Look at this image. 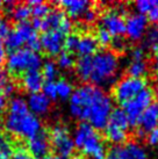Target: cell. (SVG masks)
I'll return each mask as SVG.
<instances>
[{
  "mask_svg": "<svg viewBox=\"0 0 158 159\" xmlns=\"http://www.w3.org/2000/svg\"><path fill=\"white\" fill-rule=\"evenodd\" d=\"M43 94L48 98L49 100H56L57 94H56V81H47L43 85Z\"/></svg>",
  "mask_w": 158,
  "mask_h": 159,
  "instance_id": "obj_31",
  "label": "cell"
},
{
  "mask_svg": "<svg viewBox=\"0 0 158 159\" xmlns=\"http://www.w3.org/2000/svg\"><path fill=\"white\" fill-rule=\"evenodd\" d=\"M7 58V55H6V47H5L4 42L0 40V66L2 65Z\"/></svg>",
  "mask_w": 158,
  "mask_h": 159,
  "instance_id": "obj_40",
  "label": "cell"
},
{
  "mask_svg": "<svg viewBox=\"0 0 158 159\" xmlns=\"http://www.w3.org/2000/svg\"><path fill=\"white\" fill-rule=\"evenodd\" d=\"M144 89H146V83L143 78H132L126 75L115 83L113 94L116 101L124 105L138 95Z\"/></svg>",
  "mask_w": 158,
  "mask_h": 159,
  "instance_id": "obj_8",
  "label": "cell"
},
{
  "mask_svg": "<svg viewBox=\"0 0 158 159\" xmlns=\"http://www.w3.org/2000/svg\"><path fill=\"white\" fill-rule=\"evenodd\" d=\"M4 124L9 134L19 138L30 139L42 133L41 121L28 109L26 100L22 97L11 99Z\"/></svg>",
  "mask_w": 158,
  "mask_h": 159,
  "instance_id": "obj_3",
  "label": "cell"
},
{
  "mask_svg": "<svg viewBox=\"0 0 158 159\" xmlns=\"http://www.w3.org/2000/svg\"><path fill=\"white\" fill-rule=\"evenodd\" d=\"M73 143L83 155L91 159H106L105 144L97 129L86 122L80 123L73 133Z\"/></svg>",
  "mask_w": 158,
  "mask_h": 159,
  "instance_id": "obj_4",
  "label": "cell"
},
{
  "mask_svg": "<svg viewBox=\"0 0 158 159\" xmlns=\"http://www.w3.org/2000/svg\"><path fill=\"white\" fill-rule=\"evenodd\" d=\"M5 106H6V99H5L4 94L0 92V111L4 109Z\"/></svg>",
  "mask_w": 158,
  "mask_h": 159,
  "instance_id": "obj_42",
  "label": "cell"
},
{
  "mask_svg": "<svg viewBox=\"0 0 158 159\" xmlns=\"http://www.w3.org/2000/svg\"><path fill=\"white\" fill-rule=\"evenodd\" d=\"M26 102L28 109L34 115H36L37 117L47 114L51 107V100H49L48 98L41 92L29 94Z\"/></svg>",
  "mask_w": 158,
  "mask_h": 159,
  "instance_id": "obj_17",
  "label": "cell"
},
{
  "mask_svg": "<svg viewBox=\"0 0 158 159\" xmlns=\"http://www.w3.org/2000/svg\"><path fill=\"white\" fill-rule=\"evenodd\" d=\"M128 128L129 122L123 109H113L107 125L105 127V136L107 141L113 143L114 145L126 143L128 137Z\"/></svg>",
  "mask_w": 158,
  "mask_h": 159,
  "instance_id": "obj_7",
  "label": "cell"
},
{
  "mask_svg": "<svg viewBox=\"0 0 158 159\" xmlns=\"http://www.w3.org/2000/svg\"><path fill=\"white\" fill-rule=\"evenodd\" d=\"M138 135L145 136L150 134L158 125V103H151L141 115L137 122Z\"/></svg>",
  "mask_w": 158,
  "mask_h": 159,
  "instance_id": "obj_16",
  "label": "cell"
},
{
  "mask_svg": "<svg viewBox=\"0 0 158 159\" xmlns=\"http://www.w3.org/2000/svg\"><path fill=\"white\" fill-rule=\"evenodd\" d=\"M69 100V111L75 119L86 121L97 130L105 129L113 111V102L104 89L84 84L73 89Z\"/></svg>",
  "mask_w": 158,
  "mask_h": 159,
  "instance_id": "obj_1",
  "label": "cell"
},
{
  "mask_svg": "<svg viewBox=\"0 0 158 159\" xmlns=\"http://www.w3.org/2000/svg\"><path fill=\"white\" fill-rule=\"evenodd\" d=\"M59 5L73 19L83 18L84 14L91 8V2L87 0H63Z\"/></svg>",
  "mask_w": 158,
  "mask_h": 159,
  "instance_id": "obj_20",
  "label": "cell"
},
{
  "mask_svg": "<svg viewBox=\"0 0 158 159\" xmlns=\"http://www.w3.org/2000/svg\"><path fill=\"white\" fill-rule=\"evenodd\" d=\"M148 142L150 145H158V128H156L151 131L150 134H148Z\"/></svg>",
  "mask_w": 158,
  "mask_h": 159,
  "instance_id": "obj_39",
  "label": "cell"
},
{
  "mask_svg": "<svg viewBox=\"0 0 158 159\" xmlns=\"http://www.w3.org/2000/svg\"><path fill=\"white\" fill-rule=\"evenodd\" d=\"M98 45L99 44H98L95 36L90 35V34H84V35L78 37L75 52L78 53L80 57H88V56H92L93 53L97 52Z\"/></svg>",
  "mask_w": 158,
  "mask_h": 159,
  "instance_id": "obj_21",
  "label": "cell"
},
{
  "mask_svg": "<svg viewBox=\"0 0 158 159\" xmlns=\"http://www.w3.org/2000/svg\"><path fill=\"white\" fill-rule=\"evenodd\" d=\"M4 44L11 51L19 50L25 44L28 49L36 52L41 49L40 37L36 34V29L29 22L18 23L13 30L9 31L8 35L5 37Z\"/></svg>",
  "mask_w": 158,
  "mask_h": 159,
  "instance_id": "obj_5",
  "label": "cell"
},
{
  "mask_svg": "<svg viewBox=\"0 0 158 159\" xmlns=\"http://www.w3.org/2000/svg\"><path fill=\"white\" fill-rule=\"evenodd\" d=\"M28 6L31 9V15L35 18V20H41L45 18L50 13V6L47 2L40 1V0H34V1H28Z\"/></svg>",
  "mask_w": 158,
  "mask_h": 159,
  "instance_id": "obj_23",
  "label": "cell"
},
{
  "mask_svg": "<svg viewBox=\"0 0 158 159\" xmlns=\"http://www.w3.org/2000/svg\"><path fill=\"white\" fill-rule=\"evenodd\" d=\"M157 128H158V125H157Z\"/></svg>",
  "mask_w": 158,
  "mask_h": 159,
  "instance_id": "obj_48",
  "label": "cell"
},
{
  "mask_svg": "<svg viewBox=\"0 0 158 159\" xmlns=\"http://www.w3.org/2000/svg\"><path fill=\"white\" fill-rule=\"evenodd\" d=\"M57 66L62 70H70L75 66V58L70 52L62 51L57 57Z\"/></svg>",
  "mask_w": 158,
  "mask_h": 159,
  "instance_id": "obj_29",
  "label": "cell"
},
{
  "mask_svg": "<svg viewBox=\"0 0 158 159\" xmlns=\"http://www.w3.org/2000/svg\"><path fill=\"white\" fill-rule=\"evenodd\" d=\"M11 11H12V18L18 23L27 22L28 18L31 15V9L27 4L14 5Z\"/></svg>",
  "mask_w": 158,
  "mask_h": 159,
  "instance_id": "obj_25",
  "label": "cell"
},
{
  "mask_svg": "<svg viewBox=\"0 0 158 159\" xmlns=\"http://www.w3.org/2000/svg\"><path fill=\"white\" fill-rule=\"evenodd\" d=\"M120 62L114 51L100 50L88 57H80L76 64V72L83 81L99 89L113 84L118 73Z\"/></svg>",
  "mask_w": 158,
  "mask_h": 159,
  "instance_id": "obj_2",
  "label": "cell"
},
{
  "mask_svg": "<svg viewBox=\"0 0 158 159\" xmlns=\"http://www.w3.org/2000/svg\"><path fill=\"white\" fill-rule=\"evenodd\" d=\"M33 27L35 29L43 30L44 33L45 31L57 30L67 35L71 31L72 23H71L70 19H67V16L63 13V11H61V9H51L50 13L45 18L41 19V20H35L34 19Z\"/></svg>",
  "mask_w": 158,
  "mask_h": 159,
  "instance_id": "obj_9",
  "label": "cell"
},
{
  "mask_svg": "<svg viewBox=\"0 0 158 159\" xmlns=\"http://www.w3.org/2000/svg\"><path fill=\"white\" fill-rule=\"evenodd\" d=\"M152 98H154L152 91L150 89H144L138 95L123 105L124 106L123 111L127 116L129 125H137L141 115L152 103Z\"/></svg>",
  "mask_w": 158,
  "mask_h": 159,
  "instance_id": "obj_11",
  "label": "cell"
},
{
  "mask_svg": "<svg viewBox=\"0 0 158 159\" xmlns=\"http://www.w3.org/2000/svg\"><path fill=\"white\" fill-rule=\"evenodd\" d=\"M73 93V86L70 81L65 79H61L56 81V94L57 99L61 100H67L70 99Z\"/></svg>",
  "mask_w": 158,
  "mask_h": 159,
  "instance_id": "obj_27",
  "label": "cell"
},
{
  "mask_svg": "<svg viewBox=\"0 0 158 159\" xmlns=\"http://www.w3.org/2000/svg\"><path fill=\"white\" fill-rule=\"evenodd\" d=\"M0 159H11L9 158V153H7V152H0Z\"/></svg>",
  "mask_w": 158,
  "mask_h": 159,
  "instance_id": "obj_43",
  "label": "cell"
},
{
  "mask_svg": "<svg viewBox=\"0 0 158 159\" xmlns=\"http://www.w3.org/2000/svg\"><path fill=\"white\" fill-rule=\"evenodd\" d=\"M95 39H97L98 44H101V45H104V47L109 45L112 40H113V37H112V35H110L109 33L106 31L105 29H102V28H99V29H98Z\"/></svg>",
  "mask_w": 158,
  "mask_h": 159,
  "instance_id": "obj_32",
  "label": "cell"
},
{
  "mask_svg": "<svg viewBox=\"0 0 158 159\" xmlns=\"http://www.w3.org/2000/svg\"><path fill=\"white\" fill-rule=\"evenodd\" d=\"M49 139L51 142L53 150L59 155V157L67 158L73 153L75 150L73 138L69 128L64 124H56L55 127H53Z\"/></svg>",
  "mask_w": 158,
  "mask_h": 159,
  "instance_id": "obj_10",
  "label": "cell"
},
{
  "mask_svg": "<svg viewBox=\"0 0 158 159\" xmlns=\"http://www.w3.org/2000/svg\"><path fill=\"white\" fill-rule=\"evenodd\" d=\"M148 72V64L145 59L142 61H130L127 66V73L132 78H142Z\"/></svg>",
  "mask_w": 158,
  "mask_h": 159,
  "instance_id": "obj_22",
  "label": "cell"
},
{
  "mask_svg": "<svg viewBox=\"0 0 158 159\" xmlns=\"http://www.w3.org/2000/svg\"><path fill=\"white\" fill-rule=\"evenodd\" d=\"M4 7V1H0V8Z\"/></svg>",
  "mask_w": 158,
  "mask_h": 159,
  "instance_id": "obj_46",
  "label": "cell"
},
{
  "mask_svg": "<svg viewBox=\"0 0 158 159\" xmlns=\"http://www.w3.org/2000/svg\"><path fill=\"white\" fill-rule=\"evenodd\" d=\"M145 18L148 19V21L154 23L158 22V0H150L149 8L145 14Z\"/></svg>",
  "mask_w": 158,
  "mask_h": 159,
  "instance_id": "obj_30",
  "label": "cell"
},
{
  "mask_svg": "<svg viewBox=\"0 0 158 159\" xmlns=\"http://www.w3.org/2000/svg\"><path fill=\"white\" fill-rule=\"evenodd\" d=\"M110 45H112L113 50L118 51V52H121L126 49V42H124L122 37H113V40L110 42Z\"/></svg>",
  "mask_w": 158,
  "mask_h": 159,
  "instance_id": "obj_36",
  "label": "cell"
},
{
  "mask_svg": "<svg viewBox=\"0 0 158 159\" xmlns=\"http://www.w3.org/2000/svg\"><path fill=\"white\" fill-rule=\"evenodd\" d=\"M15 91V85L11 80L8 71L0 69V92L5 95H12Z\"/></svg>",
  "mask_w": 158,
  "mask_h": 159,
  "instance_id": "obj_26",
  "label": "cell"
},
{
  "mask_svg": "<svg viewBox=\"0 0 158 159\" xmlns=\"http://www.w3.org/2000/svg\"><path fill=\"white\" fill-rule=\"evenodd\" d=\"M7 69L14 75H23L28 71L39 70L43 64V59L39 52L28 48H21L11 51L7 58Z\"/></svg>",
  "mask_w": 158,
  "mask_h": 159,
  "instance_id": "obj_6",
  "label": "cell"
},
{
  "mask_svg": "<svg viewBox=\"0 0 158 159\" xmlns=\"http://www.w3.org/2000/svg\"><path fill=\"white\" fill-rule=\"evenodd\" d=\"M81 19H83L85 22L93 23L95 20H97V11H95V9H93V8H90L86 13L84 14V16Z\"/></svg>",
  "mask_w": 158,
  "mask_h": 159,
  "instance_id": "obj_38",
  "label": "cell"
},
{
  "mask_svg": "<svg viewBox=\"0 0 158 159\" xmlns=\"http://www.w3.org/2000/svg\"><path fill=\"white\" fill-rule=\"evenodd\" d=\"M126 34L132 41H140L148 30V19L140 13H132L126 20Z\"/></svg>",
  "mask_w": 158,
  "mask_h": 159,
  "instance_id": "obj_15",
  "label": "cell"
},
{
  "mask_svg": "<svg viewBox=\"0 0 158 159\" xmlns=\"http://www.w3.org/2000/svg\"><path fill=\"white\" fill-rule=\"evenodd\" d=\"M152 94H155V97H156V99H157V103H158V83L155 85V89H154V93H152Z\"/></svg>",
  "mask_w": 158,
  "mask_h": 159,
  "instance_id": "obj_44",
  "label": "cell"
},
{
  "mask_svg": "<svg viewBox=\"0 0 158 159\" xmlns=\"http://www.w3.org/2000/svg\"><path fill=\"white\" fill-rule=\"evenodd\" d=\"M143 47L146 50H155L158 47V27L154 26L148 28L146 33L143 36Z\"/></svg>",
  "mask_w": 158,
  "mask_h": 159,
  "instance_id": "obj_24",
  "label": "cell"
},
{
  "mask_svg": "<svg viewBox=\"0 0 158 159\" xmlns=\"http://www.w3.org/2000/svg\"><path fill=\"white\" fill-rule=\"evenodd\" d=\"M152 67L154 71L158 75V47L154 50V58H152Z\"/></svg>",
  "mask_w": 158,
  "mask_h": 159,
  "instance_id": "obj_41",
  "label": "cell"
},
{
  "mask_svg": "<svg viewBox=\"0 0 158 159\" xmlns=\"http://www.w3.org/2000/svg\"><path fill=\"white\" fill-rule=\"evenodd\" d=\"M9 31H11L9 22L7 21V19H5L2 15H0V40L5 39L8 35Z\"/></svg>",
  "mask_w": 158,
  "mask_h": 159,
  "instance_id": "obj_34",
  "label": "cell"
},
{
  "mask_svg": "<svg viewBox=\"0 0 158 159\" xmlns=\"http://www.w3.org/2000/svg\"><path fill=\"white\" fill-rule=\"evenodd\" d=\"M100 28L108 31L112 37H121L126 31V21L118 9H108L100 19Z\"/></svg>",
  "mask_w": 158,
  "mask_h": 159,
  "instance_id": "obj_13",
  "label": "cell"
},
{
  "mask_svg": "<svg viewBox=\"0 0 158 159\" xmlns=\"http://www.w3.org/2000/svg\"><path fill=\"white\" fill-rule=\"evenodd\" d=\"M0 152L11 153V139L5 134L0 133Z\"/></svg>",
  "mask_w": 158,
  "mask_h": 159,
  "instance_id": "obj_35",
  "label": "cell"
},
{
  "mask_svg": "<svg viewBox=\"0 0 158 159\" xmlns=\"http://www.w3.org/2000/svg\"><path fill=\"white\" fill-rule=\"evenodd\" d=\"M21 85L25 89V91H27L28 93H30V94L37 93L43 87L44 78L39 70L28 71V72L22 75Z\"/></svg>",
  "mask_w": 158,
  "mask_h": 159,
  "instance_id": "obj_19",
  "label": "cell"
},
{
  "mask_svg": "<svg viewBox=\"0 0 158 159\" xmlns=\"http://www.w3.org/2000/svg\"><path fill=\"white\" fill-rule=\"evenodd\" d=\"M50 150V142L48 136L44 133H40L39 135L28 139V152L33 155L36 159L47 157Z\"/></svg>",
  "mask_w": 158,
  "mask_h": 159,
  "instance_id": "obj_18",
  "label": "cell"
},
{
  "mask_svg": "<svg viewBox=\"0 0 158 159\" xmlns=\"http://www.w3.org/2000/svg\"><path fill=\"white\" fill-rule=\"evenodd\" d=\"M11 159H36V158L33 155H30V153L28 152V150L22 149V148H18V149L13 152Z\"/></svg>",
  "mask_w": 158,
  "mask_h": 159,
  "instance_id": "obj_33",
  "label": "cell"
},
{
  "mask_svg": "<svg viewBox=\"0 0 158 159\" xmlns=\"http://www.w3.org/2000/svg\"><path fill=\"white\" fill-rule=\"evenodd\" d=\"M130 57H132V61H142V59H145V50L142 47H137V48H134L130 52Z\"/></svg>",
  "mask_w": 158,
  "mask_h": 159,
  "instance_id": "obj_37",
  "label": "cell"
},
{
  "mask_svg": "<svg viewBox=\"0 0 158 159\" xmlns=\"http://www.w3.org/2000/svg\"><path fill=\"white\" fill-rule=\"evenodd\" d=\"M106 159H149V156L137 142H126L113 146L106 153Z\"/></svg>",
  "mask_w": 158,
  "mask_h": 159,
  "instance_id": "obj_12",
  "label": "cell"
},
{
  "mask_svg": "<svg viewBox=\"0 0 158 159\" xmlns=\"http://www.w3.org/2000/svg\"><path fill=\"white\" fill-rule=\"evenodd\" d=\"M43 159H56V157H51V156H47V157H44Z\"/></svg>",
  "mask_w": 158,
  "mask_h": 159,
  "instance_id": "obj_45",
  "label": "cell"
},
{
  "mask_svg": "<svg viewBox=\"0 0 158 159\" xmlns=\"http://www.w3.org/2000/svg\"><path fill=\"white\" fill-rule=\"evenodd\" d=\"M42 75L47 81H53L58 75V66L53 61H47L42 64Z\"/></svg>",
  "mask_w": 158,
  "mask_h": 159,
  "instance_id": "obj_28",
  "label": "cell"
},
{
  "mask_svg": "<svg viewBox=\"0 0 158 159\" xmlns=\"http://www.w3.org/2000/svg\"><path fill=\"white\" fill-rule=\"evenodd\" d=\"M56 159H70V158H65V157H57Z\"/></svg>",
  "mask_w": 158,
  "mask_h": 159,
  "instance_id": "obj_47",
  "label": "cell"
},
{
  "mask_svg": "<svg viewBox=\"0 0 158 159\" xmlns=\"http://www.w3.org/2000/svg\"><path fill=\"white\" fill-rule=\"evenodd\" d=\"M65 39L66 35L61 31H45L43 33V35L40 37L41 49H43L50 56H57L62 52V50L64 48Z\"/></svg>",
  "mask_w": 158,
  "mask_h": 159,
  "instance_id": "obj_14",
  "label": "cell"
}]
</instances>
